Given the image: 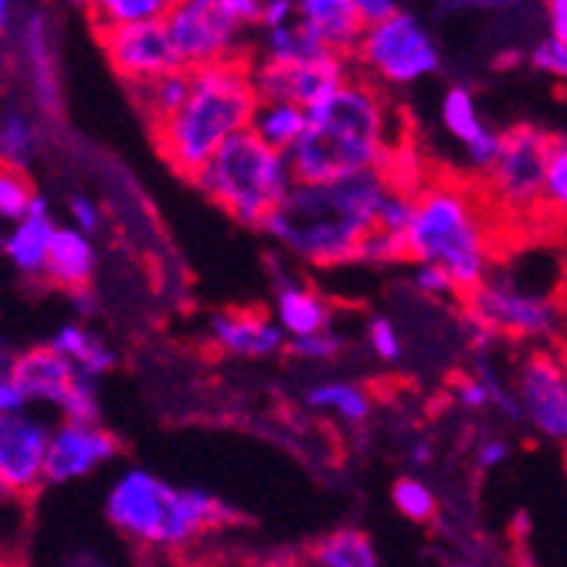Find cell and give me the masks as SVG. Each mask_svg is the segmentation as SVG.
Masks as SVG:
<instances>
[{
	"label": "cell",
	"mask_w": 567,
	"mask_h": 567,
	"mask_svg": "<svg viewBox=\"0 0 567 567\" xmlns=\"http://www.w3.org/2000/svg\"><path fill=\"white\" fill-rule=\"evenodd\" d=\"M404 143L401 116L384 89L353 79L309 113V130L289 153L296 181L327 184L360 174H384Z\"/></svg>",
	"instance_id": "6da1fadb"
},
{
	"label": "cell",
	"mask_w": 567,
	"mask_h": 567,
	"mask_svg": "<svg viewBox=\"0 0 567 567\" xmlns=\"http://www.w3.org/2000/svg\"><path fill=\"white\" fill-rule=\"evenodd\" d=\"M384 174H360L327 184L296 181L282 208L266 221V235L292 259L317 269L360 266V248L378 225Z\"/></svg>",
	"instance_id": "7a4b0ae2"
},
{
	"label": "cell",
	"mask_w": 567,
	"mask_h": 567,
	"mask_svg": "<svg viewBox=\"0 0 567 567\" xmlns=\"http://www.w3.org/2000/svg\"><path fill=\"white\" fill-rule=\"evenodd\" d=\"M106 520L133 544L161 557L190 550L235 520V509L200 486H174L143 466L123 470L102 499Z\"/></svg>",
	"instance_id": "3957f363"
},
{
	"label": "cell",
	"mask_w": 567,
	"mask_h": 567,
	"mask_svg": "<svg viewBox=\"0 0 567 567\" xmlns=\"http://www.w3.org/2000/svg\"><path fill=\"white\" fill-rule=\"evenodd\" d=\"M404 248L408 266H435L458 296L473 292L496 269L486 194L466 181H425L415 194Z\"/></svg>",
	"instance_id": "277c9868"
},
{
	"label": "cell",
	"mask_w": 567,
	"mask_h": 567,
	"mask_svg": "<svg viewBox=\"0 0 567 567\" xmlns=\"http://www.w3.org/2000/svg\"><path fill=\"white\" fill-rule=\"evenodd\" d=\"M262 106L251 62H225L190 72L184 106L153 126L161 157L184 177H197L221 146L248 133Z\"/></svg>",
	"instance_id": "5b68a950"
},
{
	"label": "cell",
	"mask_w": 567,
	"mask_h": 567,
	"mask_svg": "<svg viewBox=\"0 0 567 567\" xmlns=\"http://www.w3.org/2000/svg\"><path fill=\"white\" fill-rule=\"evenodd\" d=\"M194 184L238 225L262 231L296 187V174L286 153L266 146L248 130L221 146L194 177Z\"/></svg>",
	"instance_id": "8992f818"
},
{
	"label": "cell",
	"mask_w": 567,
	"mask_h": 567,
	"mask_svg": "<svg viewBox=\"0 0 567 567\" xmlns=\"http://www.w3.org/2000/svg\"><path fill=\"white\" fill-rule=\"evenodd\" d=\"M442 69V48L432 28L415 11H398L394 18L374 24L353 51V72L378 89L419 85Z\"/></svg>",
	"instance_id": "52a82bcc"
},
{
	"label": "cell",
	"mask_w": 567,
	"mask_h": 567,
	"mask_svg": "<svg viewBox=\"0 0 567 567\" xmlns=\"http://www.w3.org/2000/svg\"><path fill=\"white\" fill-rule=\"evenodd\" d=\"M462 309L480 333L499 340L544 343L557 337L564 323L560 302L550 292L527 286L524 279L503 269H493L483 286L462 296Z\"/></svg>",
	"instance_id": "ba28073f"
},
{
	"label": "cell",
	"mask_w": 567,
	"mask_h": 567,
	"mask_svg": "<svg viewBox=\"0 0 567 567\" xmlns=\"http://www.w3.org/2000/svg\"><path fill=\"white\" fill-rule=\"evenodd\" d=\"M177 62L187 72L225 62H251L255 31L245 28L228 0H177L164 18Z\"/></svg>",
	"instance_id": "9c48e42d"
},
{
	"label": "cell",
	"mask_w": 567,
	"mask_h": 567,
	"mask_svg": "<svg viewBox=\"0 0 567 567\" xmlns=\"http://www.w3.org/2000/svg\"><path fill=\"white\" fill-rule=\"evenodd\" d=\"M554 136L540 126L520 123L503 133L496 164L483 174V194L503 215H534L544 208V177Z\"/></svg>",
	"instance_id": "30bf717a"
},
{
	"label": "cell",
	"mask_w": 567,
	"mask_h": 567,
	"mask_svg": "<svg viewBox=\"0 0 567 567\" xmlns=\"http://www.w3.org/2000/svg\"><path fill=\"white\" fill-rule=\"evenodd\" d=\"M513 398L520 422L547 442L567 445V357L530 347L513 368Z\"/></svg>",
	"instance_id": "8fae6325"
},
{
	"label": "cell",
	"mask_w": 567,
	"mask_h": 567,
	"mask_svg": "<svg viewBox=\"0 0 567 567\" xmlns=\"http://www.w3.org/2000/svg\"><path fill=\"white\" fill-rule=\"evenodd\" d=\"M251 69L262 102H292L306 113L320 110L330 95H337L353 79V62L340 55H317L289 65L251 62Z\"/></svg>",
	"instance_id": "7c38bea8"
},
{
	"label": "cell",
	"mask_w": 567,
	"mask_h": 567,
	"mask_svg": "<svg viewBox=\"0 0 567 567\" xmlns=\"http://www.w3.org/2000/svg\"><path fill=\"white\" fill-rule=\"evenodd\" d=\"M51 425L41 411H21V415L0 419V483L14 499L31 496L48 483V445Z\"/></svg>",
	"instance_id": "4fadbf2b"
},
{
	"label": "cell",
	"mask_w": 567,
	"mask_h": 567,
	"mask_svg": "<svg viewBox=\"0 0 567 567\" xmlns=\"http://www.w3.org/2000/svg\"><path fill=\"white\" fill-rule=\"evenodd\" d=\"M99 44H102V51H106V59L116 69V75L130 89H143L150 82H157L161 75H171L181 69L171 31L164 21L102 31Z\"/></svg>",
	"instance_id": "5bb4252c"
},
{
	"label": "cell",
	"mask_w": 567,
	"mask_h": 567,
	"mask_svg": "<svg viewBox=\"0 0 567 567\" xmlns=\"http://www.w3.org/2000/svg\"><path fill=\"white\" fill-rule=\"evenodd\" d=\"M120 455V439L102 422H59L48 445V483L65 486L99 473Z\"/></svg>",
	"instance_id": "9a60e30c"
},
{
	"label": "cell",
	"mask_w": 567,
	"mask_h": 567,
	"mask_svg": "<svg viewBox=\"0 0 567 567\" xmlns=\"http://www.w3.org/2000/svg\"><path fill=\"white\" fill-rule=\"evenodd\" d=\"M208 343L221 357L235 360H266L289 350L272 309H218L208 320Z\"/></svg>",
	"instance_id": "2e32d148"
},
{
	"label": "cell",
	"mask_w": 567,
	"mask_h": 567,
	"mask_svg": "<svg viewBox=\"0 0 567 567\" xmlns=\"http://www.w3.org/2000/svg\"><path fill=\"white\" fill-rule=\"evenodd\" d=\"M439 120L445 126V133L466 150V164L480 174H486L496 157H499V146H503V133L493 130L483 113H480V102L473 95V89L466 85H449L442 92L439 102Z\"/></svg>",
	"instance_id": "e0dca14e"
},
{
	"label": "cell",
	"mask_w": 567,
	"mask_h": 567,
	"mask_svg": "<svg viewBox=\"0 0 567 567\" xmlns=\"http://www.w3.org/2000/svg\"><path fill=\"white\" fill-rule=\"evenodd\" d=\"M272 317L286 340H306L337 327L333 302L292 272L272 276Z\"/></svg>",
	"instance_id": "ac0fdd59"
},
{
	"label": "cell",
	"mask_w": 567,
	"mask_h": 567,
	"mask_svg": "<svg viewBox=\"0 0 567 567\" xmlns=\"http://www.w3.org/2000/svg\"><path fill=\"white\" fill-rule=\"evenodd\" d=\"M11 378L21 384V391L28 394L31 408H55L62 411V404L69 401L75 381L82 378L62 353H55L48 343L28 347L21 353H14L8 360Z\"/></svg>",
	"instance_id": "d6986e66"
},
{
	"label": "cell",
	"mask_w": 567,
	"mask_h": 567,
	"mask_svg": "<svg viewBox=\"0 0 567 567\" xmlns=\"http://www.w3.org/2000/svg\"><path fill=\"white\" fill-rule=\"evenodd\" d=\"M18 31H21L18 38L24 51L34 106L41 113H55L62 102V85H59V65H55V41H51V21L41 8H28Z\"/></svg>",
	"instance_id": "ffe728a7"
},
{
	"label": "cell",
	"mask_w": 567,
	"mask_h": 567,
	"mask_svg": "<svg viewBox=\"0 0 567 567\" xmlns=\"http://www.w3.org/2000/svg\"><path fill=\"white\" fill-rule=\"evenodd\" d=\"M296 18L323 51L347 62H353V51L368 31L360 21L357 0H299Z\"/></svg>",
	"instance_id": "44dd1931"
},
{
	"label": "cell",
	"mask_w": 567,
	"mask_h": 567,
	"mask_svg": "<svg viewBox=\"0 0 567 567\" xmlns=\"http://www.w3.org/2000/svg\"><path fill=\"white\" fill-rule=\"evenodd\" d=\"M59 221L51 215L48 204L38 197L34 208L8 228V235L0 238V248H4L8 262L28 276V279H44V269H48V255H51V245H55V235H59Z\"/></svg>",
	"instance_id": "7402d4cb"
},
{
	"label": "cell",
	"mask_w": 567,
	"mask_h": 567,
	"mask_svg": "<svg viewBox=\"0 0 567 567\" xmlns=\"http://www.w3.org/2000/svg\"><path fill=\"white\" fill-rule=\"evenodd\" d=\"M302 404L309 411H320V415H330L340 425H364L374 415V394L357 384V381H313L302 391Z\"/></svg>",
	"instance_id": "603a6c76"
},
{
	"label": "cell",
	"mask_w": 567,
	"mask_h": 567,
	"mask_svg": "<svg viewBox=\"0 0 567 567\" xmlns=\"http://www.w3.org/2000/svg\"><path fill=\"white\" fill-rule=\"evenodd\" d=\"M92 276H95V245H92V238L82 235L72 225H62L59 235H55V245H51V255H48L44 279L55 282L65 292H75V289H85L92 282Z\"/></svg>",
	"instance_id": "cb8c5ba5"
},
{
	"label": "cell",
	"mask_w": 567,
	"mask_h": 567,
	"mask_svg": "<svg viewBox=\"0 0 567 567\" xmlns=\"http://www.w3.org/2000/svg\"><path fill=\"white\" fill-rule=\"evenodd\" d=\"M48 347L62 353L79 374H85L92 381H102L116 368V350L85 323H62L55 333H51Z\"/></svg>",
	"instance_id": "d4e9b609"
},
{
	"label": "cell",
	"mask_w": 567,
	"mask_h": 567,
	"mask_svg": "<svg viewBox=\"0 0 567 567\" xmlns=\"http://www.w3.org/2000/svg\"><path fill=\"white\" fill-rule=\"evenodd\" d=\"M309 567H381V557L364 530L337 527L309 547Z\"/></svg>",
	"instance_id": "484cf974"
},
{
	"label": "cell",
	"mask_w": 567,
	"mask_h": 567,
	"mask_svg": "<svg viewBox=\"0 0 567 567\" xmlns=\"http://www.w3.org/2000/svg\"><path fill=\"white\" fill-rule=\"evenodd\" d=\"M306 130H309V113L292 106V102H262L259 113H255V123H251V133L266 146L286 153V157L299 146Z\"/></svg>",
	"instance_id": "4316f807"
},
{
	"label": "cell",
	"mask_w": 567,
	"mask_h": 567,
	"mask_svg": "<svg viewBox=\"0 0 567 567\" xmlns=\"http://www.w3.org/2000/svg\"><path fill=\"white\" fill-rule=\"evenodd\" d=\"M187 92H190V72L177 69V72L161 75L157 82H150L143 89H133V99H136L140 113L146 116V123L161 126V123H167L184 106Z\"/></svg>",
	"instance_id": "83f0119b"
},
{
	"label": "cell",
	"mask_w": 567,
	"mask_h": 567,
	"mask_svg": "<svg viewBox=\"0 0 567 567\" xmlns=\"http://www.w3.org/2000/svg\"><path fill=\"white\" fill-rule=\"evenodd\" d=\"M167 11H171V4H164V0H95V4H89V21L102 34V31H116V28L164 21Z\"/></svg>",
	"instance_id": "f1b7e54d"
},
{
	"label": "cell",
	"mask_w": 567,
	"mask_h": 567,
	"mask_svg": "<svg viewBox=\"0 0 567 567\" xmlns=\"http://www.w3.org/2000/svg\"><path fill=\"white\" fill-rule=\"evenodd\" d=\"M38 153V126L24 110H0V164L24 171Z\"/></svg>",
	"instance_id": "f546056e"
},
{
	"label": "cell",
	"mask_w": 567,
	"mask_h": 567,
	"mask_svg": "<svg viewBox=\"0 0 567 567\" xmlns=\"http://www.w3.org/2000/svg\"><path fill=\"white\" fill-rule=\"evenodd\" d=\"M391 503H394V509L401 513V517L411 520V524H432L439 517V493H435V486L425 483L415 473L394 480Z\"/></svg>",
	"instance_id": "4dcf8cb0"
},
{
	"label": "cell",
	"mask_w": 567,
	"mask_h": 567,
	"mask_svg": "<svg viewBox=\"0 0 567 567\" xmlns=\"http://www.w3.org/2000/svg\"><path fill=\"white\" fill-rule=\"evenodd\" d=\"M34 187L24 171H14L8 164H0V225H18L31 208H34Z\"/></svg>",
	"instance_id": "1f68e13d"
},
{
	"label": "cell",
	"mask_w": 567,
	"mask_h": 567,
	"mask_svg": "<svg viewBox=\"0 0 567 567\" xmlns=\"http://www.w3.org/2000/svg\"><path fill=\"white\" fill-rule=\"evenodd\" d=\"M544 212L557 225H567V136H554L550 146L547 177H544Z\"/></svg>",
	"instance_id": "d6a6232c"
},
{
	"label": "cell",
	"mask_w": 567,
	"mask_h": 567,
	"mask_svg": "<svg viewBox=\"0 0 567 567\" xmlns=\"http://www.w3.org/2000/svg\"><path fill=\"white\" fill-rule=\"evenodd\" d=\"M364 347L381 360V364H398L404 357V340H401V330L391 317H368L364 323Z\"/></svg>",
	"instance_id": "836d02e7"
},
{
	"label": "cell",
	"mask_w": 567,
	"mask_h": 567,
	"mask_svg": "<svg viewBox=\"0 0 567 567\" xmlns=\"http://www.w3.org/2000/svg\"><path fill=\"white\" fill-rule=\"evenodd\" d=\"M343 347H347V340L337 327L327 333H317V337H306V340H289V353L299 360H309V364H330L333 357L343 353Z\"/></svg>",
	"instance_id": "e575fe53"
},
{
	"label": "cell",
	"mask_w": 567,
	"mask_h": 567,
	"mask_svg": "<svg viewBox=\"0 0 567 567\" xmlns=\"http://www.w3.org/2000/svg\"><path fill=\"white\" fill-rule=\"evenodd\" d=\"M408 262V248L404 238L388 235V231H371L364 248H360V266H401Z\"/></svg>",
	"instance_id": "d590c367"
},
{
	"label": "cell",
	"mask_w": 567,
	"mask_h": 567,
	"mask_svg": "<svg viewBox=\"0 0 567 567\" xmlns=\"http://www.w3.org/2000/svg\"><path fill=\"white\" fill-rule=\"evenodd\" d=\"M527 62H530L534 72H540V75H547V79L567 85V44H557V41H550V38H540V41H534V48L527 51Z\"/></svg>",
	"instance_id": "8d00e7d4"
},
{
	"label": "cell",
	"mask_w": 567,
	"mask_h": 567,
	"mask_svg": "<svg viewBox=\"0 0 567 567\" xmlns=\"http://www.w3.org/2000/svg\"><path fill=\"white\" fill-rule=\"evenodd\" d=\"M411 286H415L422 296H432V299L458 296L452 279L442 269H435V266H411Z\"/></svg>",
	"instance_id": "74e56055"
},
{
	"label": "cell",
	"mask_w": 567,
	"mask_h": 567,
	"mask_svg": "<svg viewBox=\"0 0 567 567\" xmlns=\"http://www.w3.org/2000/svg\"><path fill=\"white\" fill-rule=\"evenodd\" d=\"M69 212H72V228H79L82 235H95L99 228H102V208L92 200V197H85V194H75L72 200H69Z\"/></svg>",
	"instance_id": "f35d334b"
},
{
	"label": "cell",
	"mask_w": 567,
	"mask_h": 567,
	"mask_svg": "<svg viewBox=\"0 0 567 567\" xmlns=\"http://www.w3.org/2000/svg\"><path fill=\"white\" fill-rule=\"evenodd\" d=\"M513 455V445L503 439V435H486V439H480V445H476V466L483 470V473H493V470H499L503 462Z\"/></svg>",
	"instance_id": "ab89813d"
},
{
	"label": "cell",
	"mask_w": 567,
	"mask_h": 567,
	"mask_svg": "<svg viewBox=\"0 0 567 567\" xmlns=\"http://www.w3.org/2000/svg\"><path fill=\"white\" fill-rule=\"evenodd\" d=\"M21 411H34L28 394L21 391V384L11 378V371L4 368L0 371V419H8V415H21Z\"/></svg>",
	"instance_id": "60d3db41"
},
{
	"label": "cell",
	"mask_w": 567,
	"mask_h": 567,
	"mask_svg": "<svg viewBox=\"0 0 567 567\" xmlns=\"http://www.w3.org/2000/svg\"><path fill=\"white\" fill-rule=\"evenodd\" d=\"M544 24H547L550 41L567 44V0H550V4H544Z\"/></svg>",
	"instance_id": "b9f144b4"
},
{
	"label": "cell",
	"mask_w": 567,
	"mask_h": 567,
	"mask_svg": "<svg viewBox=\"0 0 567 567\" xmlns=\"http://www.w3.org/2000/svg\"><path fill=\"white\" fill-rule=\"evenodd\" d=\"M357 11H360L364 28H374V24L394 18L401 11V4H394V0H357Z\"/></svg>",
	"instance_id": "7bdbcfd3"
},
{
	"label": "cell",
	"mask_w": 567,
	"mask_h": 567,
	"mask_svg": "<svg viewBox=\"0 0 567 567\" xmlns=\"http://www.w3.org/2000/svg\"><path fill=\"white\" fill-rule=\"evenodd\" d=\"M289 21H296V4H292V0H266L259 31H269V28H279V24H289Z\"/></svg>",
	"instance_id": "ee69618b"
},
{
	"label": "cell",
	"mask_w": 567,
	"mask_h": 567,
	"mask_svg": "<svg viewBox=\"0 0 567 567\" xmlns=\"http://www.w3.org/2000/svg\"><path fill=\"white\" fill-rule=\"evenodd\" d=\"M69 299H72V306H75V313L85 320V317H92L95 309H99V299H95V292L85 286V289H75V292H69Z\"/></svg>",
	"instance_id": "f6af8a7d"
},
{
	"label": "cell",
	"mask_w": 567,
	"mask_h": 567,
	"mask_svg": "<svg viewBox=\"0 0 567 567\" xmlns=\"http://www.w3.org/2000/svg\"><path fill=\"white\" fill-rule=\"evenodd\" d=\"M14 24H21V8L0 0V38H8L14 31Z\"/></svg>",
	"instance_id": "bcb514c9"
},
{
	"label": "cell",
	"mask_w": 567,
	"mask_h": 567,
	"mask_svg": "<svg viewBox=\"0 0 567 567\" xmlns=\"http://www.w3.org/2000/svg\"><path fill=\"white\" fill-rule=\"evenodd\" d=\"M411 462H415V466H429V462H432V445L429 442L411 445Z\"/></svg>",
	"instance_id": "7dc6e473"
},
{
	"label": "cell",
	"mask_w": 567,
	"mask_h": 567,
	"mask_svg": "<svg viewBox=\"0 0 567 567\" xmlns=\"http://www.w3.org/2000/svg\"><path fill=\"white\" fill-rule=\"evenodd\" d=\"M153 567H200V564L190 560V557H161Z\"/></svg>",
	"instance_id": "c3c4849f"
},
{
	"label": "cell",
	"mask_w": 567,
	"mask_h": 567,
	"mask_svg": "<svg viewBox=\"0 0 567 567\" xmlns=\"http://www.w3.org/2000/svg\"><path fill=\"white\" fill-rule=\"evenodd\" d=\"M11 499H14V496L8 493V486H4V483H0V506H4V503H11Z\"/></svg>",
	"instance_id": "681fc988"
},
{
	"label": "cell",
	"mask_w": 567,
	"mask_h": 567,
	"mask_svg": "<svg viewBox=\"0 0 567 567\" xmlns=\"http://www.w3.org/2000/svg\"><path fill=\"white\" fill-rule=\"evenodd\" d=\"M449 567H480V564H473V560H452Z\"/></svg>",
	"instance_id": "f907efd6"
},
{
	"label": "cell",
	"mask_w": 567,
	"mask_h": 567,
	"mask_svg": "<svg viewBox=\"0 0 567 567\" xmlns=\"http://www.w3.org/2000/svg\"><path fill=\"white\" fill-rule=\"evenodd\" d=\"M0 567H11V564H0Z\"/></svg>",
	"instance_id": "816d5d0a"
}]
</instances>
